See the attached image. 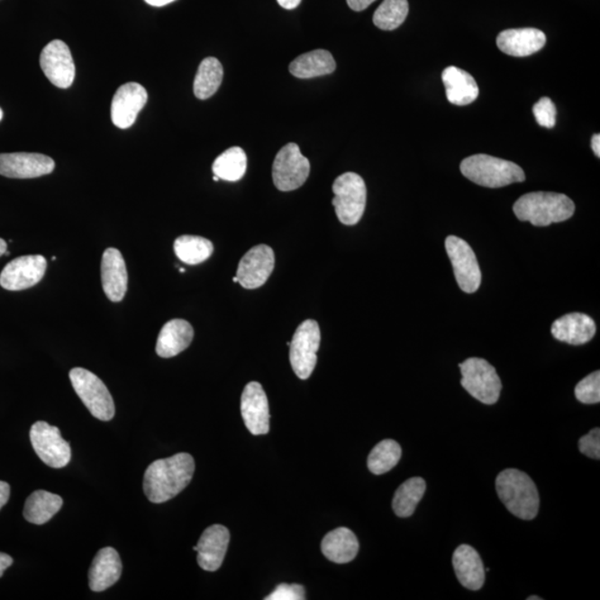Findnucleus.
Returning a JSON list of instances; mask_svg holds the SVG:
<instances>
[{"mask_svg": "<svg viewBox=\"0 0 600 600\" xmlns=\"http://www.w3.org/2000/svg\"><path fill=\"white\" fill-rule=\"evenodd\" d=\"M7 250V242L0 238V256H3Z\"/></svg>", "mask_w": 600, "mask_h": 600, "instance_id": "obj_45", "label": "nucleus"}, {"mask_svg": "<svg viewBox=\"0 0 600 600\" xmlns=\"http://www.w3.org/2000/svg\"><path fill=\"white\" fill-rule=\"evenodd\" d=\"M69 378L76 394L90 414L99 421H112L115 416V404L103 380L85 368L71 369Z\"/></svg>", "mask_w": 600, "mask_h": 600, "instance_id": "obj_6", "label": "nucleus"}, {"mask_svg": "<svg viewBox=\"0 0 600 600\" xmlns=\"http://www.w3.org/2000/svg\"><path fill=\"white\" fill-rule=\"evenodd\" d=\"M333 207L338 219L347 226L359 223L364 215L367 188L364 179L355 173H345L332 185Z\"/></svg>", "mask_w": 600, "mask_h": 600, "instance_id": "obj_5", "label": "nucleus"}, {"mask_svg": "<svg viewBox=\"0 0 600 600\" xmlns=\"http://www.w3.org/2000/svg\"><path fill=\"white\" fill-rule=\"evenodd\" d=\"M230 541L231 533L225 526L208 527L200 537L198 544L194 547V550L197 551L200 568L206 571H216L221 568Z\"/></svg>", "mask_w": 600, "mask_h": 600, "instance_id": "obj_18", "label": "nucleus"}, {"mask_svg": "<svg viewBox=\"0 0 600 600\" xmlns=\"http://www.w3.org/2000/svg\"><path fill=\"white\" fill-rule=\"evenodd\" d=\"M179 270H180V273H185V271H186L184 268H180Z\"/></svg>", "mask_w": 600, "mask_h": 600, "instance_id": "obj_50", "label": "nucleus"}, {"mask_svg": "<svg viewBox=\"0 0 600 600\" xmlns=\"http://www.w3.org/2000/svg\"><path fill=\"white\" fill-rule=\"evenodd\" d=\"M402 459V447L397 441L385 440L374 447L368 456V468L375 475H383L392 470Z\"/></svg>", "mask_w": 600, "mask_h": 600, "instance_id": "obj_33", "label": "nucleus"}, {"mask_svg": "<svg viewBox=\"0 0 600 600\" xmlns=\"http://www.w3.org/2000/svg\"><path fill=\"white\" fill-rule=\"evenodd\" d=\"M461 386L471 396L486 405L498 402L502 382L495 367L483 359H468L459 364Z\"/></svg>", "mask_w": 600, "mask_h": 600, "instance_id": "obj_7", "label": "nucleus"}, {"mask_svg": "<svg viewBox=\"0 0 600 600\" xmlns=\"http://www.w3.org/2000/svg\"><path fill=\"white\" fill-rule=\"evenodd\" d=\"M145 2L150 5V6L163 7L166 6V5L176 2V0H145Z\"/></svg>", "mask_w": 600, "mask_h": 600, "instance_id": "obj_44", "label": "nucleus"}, {"mask_svg": "<svg viewBox=\"0 0 600 600\" xmlns=\"http://www.w3.org/2000/svg\"><path fill=\"white\" fill-rule=\"evenodd\" d=\"M311 163L302 154L297 144L289 142L278 151L273 164V180L282 192H292L306 183Z\"/></svg>", "mask_w": 600, "mask_h": 600, "instance_id": "obj_9", "label": "nucleus"}, {"mask_svg": "<svg viewBox=\"0 0 600 600\" xmlns=\"http://www.w3.org/2000/svg\"><path fill=\"white\" fill-rule=\"evenodd\" d=\"M149 100L147 90L138 83L123 84L113 98L111 116L114 125L127 130L136 122L138 114Z\"/></svg>", "mask_w": 600, "mask_h": 600, "instance_id": "obj_17", "label": "nucleus"}, {"mask_svg": "<svg viewBox=\"0 0 600 600\" xmlns=\"http://www.w3.org/2000/svg\"><path fill=\"white\" fill-rule=\"evenodd\" d=\"M497 46L505 54L513 57H527L542 50L546 35L536 28H516L499 33Z\"/></svg>", "mask_w": 600, "mask_h": 600, "instance_id": "obj_20", "label": "nucleus"}, {"mask_svg": "<svg viewBox=\"0 0 600 600\" xmlns=\"http://www.w3.org/2000/svg\"><path fill=\"white\" fill-rule=\"evenodd\" d=\"M527 600H542V598L541 597H537V596H531V597H528Z\"/></svg>", "mask_w": 600, "mask_h": 600, "instance_id": "obj_46", "label": "nucleus"}, {"mask_svg": "<svg viewBox=\"0 0 600 600\" xmlns=\"http://www.w3.org/2000/svg\"><path fill=\"white\" fill-rule=\"evenodd\" d=\"M31 441L37 456L51 468H63L69 464L70 446L61 437L59 428L37 422L31 428Z\"/></svg>", "mask_w": 600, "mask_h": 600, "instance_id": "obj_11", "label": "nucleus"}, {"mask_svg": "<svg viewBox=\"0 0 600 600\" xmlns=\"http://www.w3.org/2000/svg\"><path fill=\"white\" fill-rule=\"evenodd\" d=\"M457 578L463 587L479 590L485 583V568L477 551L469 545H460L452 555Z\"/></svg>", "mask_w": 600, "mask_h": 600, "instance_id": "obj_23", "label": "nucleus"}, {"mask_svg": "<svg viewBox=\"0 0 600 600\" xmlns=\"http://www.w3.org/2000/svg\"><path fill=\"white\" fill-rule=\"evenodd\" d=\"M579 450L585 456L589 457V459H600V430L599 428H595V430L590 431L587 435L580 438L578 441Z\"/></svg>", "mask_w": 600, "mask_h": 600, "instance_id": "obj_37", "label": "nucleus"}, {"mask_svg": "<svg viewBox=\"0 0 600 600\" xmlns=\"http://www.w3.org/2000/svg\"><path fill=\"white\" fill-rule=\"evenodd\" d=\"M241 412L247 430L252 435H266L269 432V404L259 383L247 384L241 395Z\"/></svg>", "mask_w": 600, "mask_h": 600, "instance_id": "obj_16", "label": "nucleus"}, {"mask_svg": "<svg viewBox=\"0 0 600 600\" xmlns=\"http://www.w3.org/2000/svg\"><path fill=\"white\" fill-rule=\"evenodd\" d=\"M445 246L459 288L467 294L477 292L482 284V271L468 242L459 237L449 236Z\"/></svg>", "mask_w": 600, "mask_h": 600, "instance_id": "obj_10", "label": "nucleus"}, {"mask_svg": "<svg viewBox=\"0 0 600 600\" xmlns=\"http://www.w3.org/2000/svg\"><path fill=\"white\" fill-rule=\"evenodd\" d=\"M305 588L302 585L298 584H282L277 586V588L273 593L267 596L266 600H304Z\"/></svg>", "mask_w": 600, "mask_h": 600, "instance_id": "obj_38", "label": "nucleus"}, {"mask_svg": "<svg viewBox=\"0 0 600 600\" xmlns=\"http://www.w3.org/2000/svg\"><path fill=\"white\" fill-rule=\"evenodd\" d=\"M40 63L46 77L56 87L66 89L73 85L76 67L69 47L63 41H50L42 50Z\"/></svg>", "mask_w": 600, "mask_h": 600, "instance_id": "obj_13", "label": "nucleus"}, {"mask_svg": "<svg viewBox=\"0 0 600 600\" xmlns=\"http://www.w3.org/2000/svg\"><path fill=\"white\" fill-rule=\"evenodd\" d=\"M194 340V328L184 319H173L161 328L156 352L163 359H171L187 350Z\"/></svg>", "mask_w": 600, "mask_h": 600, "instance_id": "obj_24", "label": "nucleus"}, {"mask_svg": "<svg viewBox=\"0 0 600 600\" xmlns=\"http://www.w3.org/2000/svg\"><path fill=\"white\" fill-rule=\"evenodd\" d=\"M336 61L330 51L316 50L300 55L289 65L290 74L300 79L321 77L332 74Z\"/></svg>", "mask_w": 600, "mask_h": 600, "instance_id": "obj_27", "label": "nucleus"}, {"mask_svg": "<svg viewBox=\"0 0 600 600\" xmlns=\"http://www.w3.org/2000/svg\"><path fill=\"white\" fill-rule=\"evenodd\" d=\"M218 180L219 178L217 177V176H214V182H218Z\"/></svg>", "mask_w": 600, "mask_h": 600, "instance_id": "obj_48", "label": "nucleus"}, {"mask_svg": "<svg viewBox=\"0 0 600 600\" xmlns=\"http://www.w3.org/2000/svg\"><path fill=\"white\" fill-rule=\"evenodd\" d=\"M409 12L407 0H384L375 12L373 22L382 31H395L406 21Z\"/></svg>", "mask_w": 600, "mask_h": 600, "instance_id": "obj_34", "label": "nucleus"}, {"mask_svg": "<svg viewBox=\"0 0 600 600\" xmlns=\"http://www.w3.org/2000/svg\"><path fill=\"white\" fill-rule=\"evenodd\" d=\"M3 116H4L3 109L0 108V121H2Z\"/></svg>", "mask_w": 600, "mask_h": 600, "instance_id": "obj_47", "label": "nucleus"}, {"mask_svg": "<svg viewBox=\"0 0 600 600\" xmlns=\"http://www.w3.org/2000/svg\"><path fill=\"white\" fill-rule=\"evenodd\" d=\"M592 149L595 152V155H596L599 159V157H600V136H599V133H596V135L593 136Z\"/></svg>", "mask_w": 600, "mask_h": 600, "instance_id": "obj_43", "label": "nucleus"}, {"mask_svg": "<svg viewBox=\"0 0 600 600\" xmlns=\"http://www.w3.org/2000/svg\"><path fill=\"white\" fill-rule=\"evenodd\" d=\"M46 269L47 260L44 256L18 257L3 269L0 274V286L12 292L32 288L44 277Z\"/></svg>", "mask_w": 600, "mask_h": 600, "instance_id": "obj_12", "label": "nucleus"}, {"mask_svg": "<svg viewBox=\"0 0 600 600\" xmlns=\"http://www.w3.org/2000/svg\"><path fill=\"white\" fill-rule=\"evenodd\" d=\"M102 283L105 294L112 302H122L125 297L128 288L126 263L122 252L116 249H108L104 252Z\"/></svg>", "mask_w": 600, "mask_h": 600, "instance_id": "obj_19", "label": "nucleus"}, {"mask_svg": "<svg viewBox=\"0 0 600 600\" xmlns=\"http://www.w3.org/2000/svg\"><path fill=\"white\" fill-rule=\"evenodd\" d=\"M275 268L274 250L267 245L252 247L242 257L238 265V283L246 289L261 287L270 277Z\"/></svg>", "mask_w": 600, "mask_h": 600, "instance_id": "obj_14", "label": "nucleus"}, {"mask_svg": "<svg viewBox=\"0 0 600 600\" xmlns=\"http://www.w3.org/2000/svg\"><path fill=\"white\" fill-rule=\"evenodd\" d=\"M223 69L215 57H207L200 63L194 80V94L198 99H208L221 87Z\"/></svg>", "mask_w": 600, "mask_h": 600, "instance_id": "obj_29", "label": "nucleus"}, {"mask_svg": "<svg viewBox=\"0 0 600 600\" xmlns=\"http://www.w3.org/2000/svg\"><path fill=\"white\" fill-rule=\"evenodd\" d=\"M442 83L445 85L449 102L457 106H466L474 103L479 95L477 83L473 76L459 67L450 66L442 71Z\"/></svg>", "mask_w": 600, "mask_h": 600, "instance_id": "obj_25", "label": "nucleus"}, {"mask_svg": "<svg viewBox=\"0 0 600 600\" xmlns=\"http://www.w3.org/2000/svg\"><path fill=\"white\" fill-rule=\"evenodd\" d=\"M194 473L195 460L187 452L155 460L145 471L146 497L155 504L168 502L187 487Z\"/></svg>", "mask_w": 600, "mask_h": 600, "instance_id": "obj_1", "label": "nucleus"}, {"mask_svg": "<svg viewBox=\"0 0 600 600\" xmlns=\"http://www.w3.org/2000/svg\"><path fill=\"white\" fill-rule=\"evenodd\" d=\"M460 171L467 179L488 188L505 187L526 179L517 164L485 154L467 157L461 161Z\"/></svg>", "mask_w": 600, "mask_h": 600, "instance_id": "obj_4", "label": "nucleus"}, {"mask_svg": "<svg viewBox=\"0 0 600 600\" xmlns=\"http://www.w3.org/2000/svg\"><path fill=\"white\" fill-rule=\"evenodd\" d=\"M426 492V483L421 477L406 480L399 486L393 499V509L398 517H411Z\"/></svg>", "mask_w": 600, "mask_h": 600, "instance_id": "obj_30", "label": "nucleus"}, {"mask_svg": "<svg viewBox=\"0 0 600 600\" xmlns=\"http://www.w3.org/2000/svg\"><path fill=\"white\" fill-rule=\"evenodd\" d=\"M123 565L121 557L112 547L100 550L90 566L89 587L93 592H104L121 578Z\"/></svg>", "mask_w": 600, "mask_h": 600, "instance_id": "obj_22", "label": "nucleus"}, {"mask_svg": "<svg viewBox=\"0 0 600 600\" xmlns=\"http://www.w3.org/2000/svg\"><path fill=\"white\" fill-rule=\"evenodd\" d=\"M61 506L63 498L59 495L46 490H36L26 500L23 517L35 525H44L60 511Z\"/></svg>", "mask_w": 600, "mask_h": 600, "instance_id": "obj_28", "label": "nucleus"}, {"mask_svg": "<svg viewBox=\"0 0 600 600\" xmlns=\"http://www.w3.org/2000/svg\"><path fill=\"white\" fill-rule=\"evenodd\" d=\"M532 113L541 127L549 128V130L555 127L557 109L550 98L542 97L538 100V103L532 107Z\"/></svg>", "mask_w": 600, "mask_h": 600, "instance_id": "obj_36", "label": "nucleus"}, {"mask_svg": "<svg viewBox=\"0 0 600 600\" xmlns=\"http://www.w3.org/2000/svg\"><path fill=\"white\" fill-rule=\"evenodd\" d=\"M376 0H347V4L355 12H363L368 8Z\"/></svg>", "mask_w": 600, "mask_h": 600, "instance_id": "obj_39", "label": "nucleus"}, {"mask_svg": "<svg viewBox=\"0 0 600 600\" xmlns=\"http://www.w3.org/2000/svg\"><path fill=\"white\" fill-rule=\"evenodd\" d=\"M174 250L176 256L183 263L198 265L206 261L213 255L214 245L206 238L185 235L175 241Z\"/></svg>", "mask_w": 600, "mask_h": 600, "instance_id": "obj_32", "label": "nucleus"}, {"mask_svg": "<svg viewBox=\"0 0 600 600\" xmlns=\"http://www.w3.org/2000/svg\"><path fill=\"white\" fill-rule=\"evenodd\" d=\"M575 204L564 194L536 192L523 195L514 205V214L519 221L533 226L546 227L563 223L573 217Z\"/></svg>", "mask_w": 600, "mask_h": 600, "instance_id": "obj_2", "label": "nucleus"}, {"mask_svg": "<svg viewBox=\"0 0 600 600\" xmlns=\"http://www.w3.org/2000/svg\"><path fill=\"white\" fill-rule=\"evenodd\" d=\"M232 282H233V283H238V278H237V277H233V278H232Z\"/></svg>", "mask_w": 600, "mask_h": 600, "instance_id": "obj_49", "label": "nucleus"}, {"mask_svg": "<svg viewBox=\"0 0 600 600\" xmlns=\"http://www.w3.org/2000/svg\"><path fill=\"white\" fill-rule=\"evenodd\" d=\"M280 7L284 9H295L299 6V4L302 3V0H277Z\"/></svg>", "mask_w": 600, "mask_h": 600, "instance_id": "obj_42", "label": "nucleus"}, {"mask_svg": "<svg viewBox=\"0 0 600 600\" xmlns=\"http://www.w3.org/2000/svg\"><path fill=\"white\" fill-rule=\"evenodd\" d=\"M496 492L514 516L532 521L540 511V494L533 480L523 471L505 469L497 476Z\"/></svg>", "mask_w": 600, "mask_h": 600, "instance_id": "obj_3", "label": "nucleus"}, {"mask_svg": "<svg viewBox=\"0 0 600 600\" xmlns=\"http://www.w3.org/2000/svg\"><path fill=\"white\" fill-rule=\"evenodd\" d=\"M55 161L36 152L0 154V175L8 178L28 179L51 174Z\"/></svg>", "mask_w": 600, "mask_h": 600, "instance_id": "obj_15", "label": "nucleus"}, {"mask_svg": "<svg viewBox=\"0 0 600 600\" xmlns=\"http://www.w3.org/2000/svg\"><path fill=\"white\" fill-rule=\"evenodd\" d=\"M13 563L14 560L11 556L4 554V552H0V577H2L5 570H6L8 567H11Z\"/></svg>", "mask_w": 600, "mask_h": 600, "instance_id": "obj_41", "label": "nucleus"}, {"mask_svg": "<svg viewBox=\"0 0 600 600\" xmlns=\"http://www.w3.org/2000/svg\"><path fill=\"white\" fill-rule=\"evenodd\" d=\"M575 396L580 403L593 405L600 402V373L599 370L585 377L576 386Z\"/></svg>", "mask_w": 600, "mask_h": 600, "instance_id": "obj_35", "label": "nucleus"}, {"mask_svg": "<svg viewBox=\"0 0 600 600\" xmlns=\"http://www.w3.org/2000/svg\"><path fill=\"white\" fill-rule=\"evenodd\" d=\"M247 156L241 147H232L219 155L213 164V171L219 179L238 182L246 173Z\"/></svg>", "mask_w": 600, "mask_h": 600, "instance_id": "obj_31", "label": "nucleus"}, {"mask_svg": "<svg viewBox=\"0 0 600 600\" xmlns=\"http://www.w3.org/2000/svg\"><path fill=\"white\" fill-rule=\"evenodd\" d=\"M359 542L350 528L340 527L328 532L322 541V551L327 559L336 564H346L356 559Z\"/></svg>", "mask_w": 600, "mask_h": 600, "instance_id": "obj_26", "label": "nucleus"}, {"mask_svg": "<svg viewBox=\"0 0 600 600\" xmlns=\"http://www.w3.org/2000/svg\"><path fill=\"white\" fill-rule=\"evenodd\" d=\"M9 496H11V486L0 480V509L7 504Z\"/></svg>", "mask_w": 600, "mask_h": 600, "instance_id": "obj_40", "label": "nucleus"}, {"mask_svg": "<svg viewBox=\"0 0 600 600\" xmlns=\"http://www.w3.org/2000/svg\"><path fill=\"white\" fill-rule=\"evenodd\" d=\"M319 345L321 330L318 323L308 319L300 323L289 345L290 364L298 378L305 380L311 377L317 364Z\"/></svg>", "mask_w": 600, "mask_h": 600, "instance_id": "obj_8", "label": "nucleus"}, {"mask_svg": "<svg viewBox=\"0 0 600 600\" xmlns=\"http://www.w3.org/2000/svg\"><path fill=\"white\" fill-rule=\"evenodd\" d=\"M596 333V323L585 314L571 313L557 319L551 325V335L557 341L578 346L587 344Z\"/></svg>", "mask_w": 600, "mask_h": 600, "instance_id": "obj_21", "label": "nucleus"}]
</instances>
